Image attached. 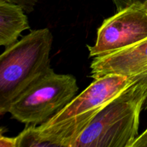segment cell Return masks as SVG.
<instances>
[{"label": "cell", "instance_id": "11", "mask_svg": "<svg viewBox=\"0 0 147 147\" xmlns=\"http://www.w3.org/2000/svg\"><path fill=\"white\" fill-rule=\"evenodd\" d=\"M0 147H17L15 137H7L3 136L1 134L0 136Z\"/></svg>", "mask_w": 147, "mask_h": 147}, {"label": "cell", "instance_id": "14", "mask_svg": "<svg viewBox=\"0 0 147 147\" xmlns=\"http://www.w3.org/2000/svg\"><path fill=\"white\" fill-rule=\"evenodd\" d=\"M143 7H144V9L146 10V11L147 12V1H146V3H145L144 4Z\"/></svg>", "mask_w": 147, "mask_h": 147}, {"label": "cell", "instance_id": "4", "mask_svg": "<svg viewBox=\"0 0 147 147\" xmlns=\"http://www.w3.org/2000/svg\"><path fill=\"white\" fill-rule=\"evenodd\" d=\"M78 90L74 76L51 68L13 101L8 113L25 125H40L71 101Z\"/></svg>", "mask_w": 147, "mask_h": 147}, {"label": "cell", "instance_id": "2", "mask_svg": "<svg viewBox=\"0 0 147 147\" xmlns=\"http://www.w3.org/2000/svg\"><path fill=\"white\" fill-rule=\"evenodd\" d=\"M147 98V71L108 103L73 147H131L139 136L141 112Z\"/></svg>", "mask_w": 147, "mask_h": 147}, {"label": "cell", "instance_id": "7", "mask_svg": "<svg viewBox=\"0 0 147 147\" xmlns=\"http://www.w3.org/2000/svg\"><path fill=\"white\" fill-rule=\"evenodd\" d=\"M24 12L19 5L0 0V45L14 44L21 33L30 28Z\"/></svg>", "mask_w": 147, "mask_h": 147}, {"label": "cell", "instance_id": "10", "mask_svg": "<svg viewBox=\"0 0 147 147\" xmlns=\"http://www.w3.org/2000/svg\"><path fill=\"white\" fill-rule=\"evenodd\" d=\"M8 2L17 4L21 7L25 12L30 13L34 10L38 0H5Z\"/></svg>", "mask_w": 147, "mask_h": 147}, {"label": "cell", "instance_id": "1", "mask_svg": "<svg viewBox=\"0 0 147 147\" xmlns=\"http://www.w3.org/2000/svg\"><path fill=\"white\" fill-rule=\"evenodd\" d=\"M140 74H109L94 79L80 95L37 126L40 134L55 146L73 147L99 112L134 83Z\"/></svg>", "mask_w": 147, "mask_h": 147}, {"label": "cell", "instance_id": "5", "mask_svg": "<svg viewBox=\"0 0 147 147\" xmlns=\"http://www.w3.org/2000/svg\"><path fill=\"white\" fill-rule=\"evenodd\" d=\"M147 37V12L142 5H133L106 19L97 31L89 57L104 56L119 51Z\"/></svg>", "mask_w": 147, "mask_h": 147}, {"label": "cell", "instance_id": "12", "mask_svg": "<svg viewBox=\"0 0 147 147\" xmlns=\"http://www.w3.org/2000/svg\"><path fill=\"white\" fill-rule=\"evenodd\" d=\"M131 147H147V129L137 136Z\"/></svg>", "mask_w": 147, "mask_h": 147}, {"label": "cell", "instance_id": "6", "mask_svg": "<svg viewBox=\"0 0 147 147\" xmlns=\"http://www.w3.org/2000/svg\"><path fill=\"white\" fill-rule=\"evenodd\" d=\"M147 71V37L104 56L94 57L90 64L93 79L109 74L134 76Z\"/></svg>", "mask_w": 147, "mask_h": 147}, {"label": "cell", "instance_id": "13", "mask_svg": "<svg viewBox=\"0 0 147 147\" xmlns=\"http://www.w3.org/2000/svg\"><path fill=\"white\" fill-rule=\"evenodd\" d=\"M144 110L147 111V98H146V101H145L144 105Z\"/></svg>", "mask_w": 147, "mask_h": 147}, {"label": "cell", "instance_id": "9", "mask_svg": "<svg viewBox=\"0 0 147 147\" xmlns=\"http://www.w3.org/2000/svg\"><path fill=\"white\" fill-rule=\"evenodd\" d=\"M112 1L116 6V11H120L133 5L143 6L147 0H112Z\"/></svg>", "mask_w": 147, "mask_h": 147}, {"label": "cell", "instance_id": "3", "mask_svg": "<svg viewBox=\"0 0 147 147\" xmlns=\"http://www.w3.org/2000/svg\"><path fill=\"white\" fill-rule=\"evenodd\" d=\"M53 36L48 28L32 30L0 56V114L50 69Z\"/></svg>", "mask_w": 147, "mask_h": 147}, {"label": "cell", "instance_id": "8", "mask_svg": "<svg viewBox=\"0 0 147 147\" xmlns=\"http://www.w3.org/2000/svg\"><path fill=\"white\" fill-rule=\"evenodd\" d=\"M16 138L17 147H47L55 146L40 134L36 125H26L25 128Z\"/></svg>", "mask_w": 147, "mask_h": 147}]
</instances>
